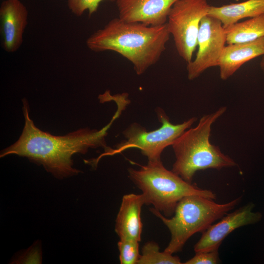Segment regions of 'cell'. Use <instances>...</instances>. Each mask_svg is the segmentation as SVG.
<instances>
[{
	"label": "cell",
	"mask_w": 264,
	"mask_h": 264,
	"mask_svg": "<svg viewBox=\"0 0 264 264\" xmlns=\"http://www.w3.org/2000/svg\"><path fill=\"white\" fill-rule=\"evenodd\" d=\"M24 126L18 140L2 150L0 157L16 154L26 157L40 165L55 177L62 179L76 175L81 171L73 167L72 156L85 154L89 149L108 147L106 137L113 122L120 116L127 104L118 101L117 109L110 122L100 130L82 128L63 136H55L37 128L29 116V107L22 99Z\"/></svg>",
	"instance_id": "cell-1"
},
{
	"label": "cell",
	"mask_w": 264,
	"mask_h": 264,
	"mask_svg": "<svg viewBox=\"0 0 264 264\" xmlns=\"http://www.w3.org/2000/svg\"><path fill=\"white\" fill-rule=\"evenodd\" d=\"M170 36L166 23L147 25L118 17L90 35L86 44L94 52H117L129 61L135 73L140 75L159 61Z\"/></svg>",
	"instance_id": "cell-2"
},
{
	"label": "cell",
	"mask_w": 264,
	"mask_h": 264,
	"mask_svg": "<svg viewBox=\"0 0 264 264\" xmlns=\"http://www.w3.org/2000/svg\"><path fill=\"white\" fill-rule=\"evenodd\" d=\"M226 109L221 107L202 116L195 127L186 130L172 145L176 157L172 171L185 181L191 183L199 170H220L236 165L233 159L209 140L213 124Z\"/></svg>",
	"instance_id": "cell-3"
},
{
	"label": "cell",
	"mask_w": 264,
	"mask_h": 264,
	"mask_svg": "<svg viewBox=\"0 0 264 264\" xmlns=\"http://www.w3.org/2000/svg\"><path fill=\"white\" fill-rule=\"evenodd\" d=\"M128 173L131 180L142 191L145 204H152L167 217L174 215L178 202L185 197L199 195L216 198L212 191L200 189L167 170L161 159L148 161L138 170L129 168Z\"/></svg>",
	"instance_id": "cell-4"
},
{
	"label": "cell",
	"mask_w": 264,
	"mask_h": 264,
	"mask_svg": "<svg viewBox=\"0 0 264 264\" xmlns=\"http://www.w3.org/2000/svg\"><path fill=\"white\" fill-rule=\"evenodd\" d=\"M241 200L240 197L227 203H218L203 196H188L178 202L174 216L170 219L151 208L150 211L163 222L171 233L170 241L164 251L173 254L181 251L191 236L204 232L233 210Z\"/></svg>",
	"instance_id": "cell-5"
},
{
	"label": "cell",
	"mask_w": 264,
	"mask_h": 264,
	"mask_svg": "<svg viewBox=\"0 0 264 264\" xmlns=\"http://www.w3.org/2000/svg\"><path fill=\"white\" fill-rule=\"evenodd\" d=\"M155 111L158 120L161 124L160 127L148 131L140 124L133 123L122 132L125 139L116 144L115 148L108 147L97 158L85 160V162L95 167L102 157L120 154L131 148L139 149L148 161L160 160L163 150L167 147L172 146L197 120V117H193L182 123L174 124L162 109L158 108Z\"/></svg>",
	"instance_id": "cell-6"
},
{
	"label": "cell",
	"mask_w": 264,
	"mask_h": 264,
	"mask_svg": "<svg viewBox=\"0 0 264 264\" xmlns=\"http://www.w3.org/2000/svg\"><path fill=\"white\" fill-rule=\"evenodd\" d=\"M210 6L206 0H177L169 13V32L178 55L187 64L192 61L200 22L207 15Z\"/></svg>",
	"instance_id": "cell-7"
},
{
	"label": "cell",
	"mask_w": 264,
	"mask_h": 264,
	"mask_svg": "<svg viewBox=\"0 0 264 264\" xmlns=\"http://www.w3.org/2000/svg\"><path fill=\"white\" fill-rule=\"evenodd\" d=\"M225 44L226 34L221 22L208 15L204 16L200 23L196 57L187 64L188 79L193 80L207 69L218 66Z\"/></svg>",
	"instance_id": "cell-8"
},
{
	"label": "cell",
	"mask_w": 264,
	"mask_h": 264,
	"mask_svg": "<svg viewBox=\"0 0 264 264\" xmlns=\"http://www.w3.org/2000/svg\"><path fill=\"white\" fill-rule=\"evenodd\" d=\"M254 206L253 203H249L227 213L218 222L210 225L202 232L200 239L195 245V252L219 250L222 241L233 231L261 220L262 214L259 212L252 211Z\"/></svg>",
	"instance_id": "cell-9"
},
{
	"label": "cell",
	"mask_w": 264,
	"mask_h": 264,
	"mask_svg": "<svg viewBox=\"0 0 264 264\" xmlns=\"http://www.w3.org/2000/svg\"><path fill=\"white\" fill-rule=\"evenodd\" d=\"M177 0H116L118 17L127 22L147 25L167 22L171 9Z\"/></svg>",
	"instance_id": "cell-10"
},
{
	"label": "cell",
	"mask_w": 264,
	"mask_h": 264,
	"mask_svg": "<svg viewBox=\"0 0 264 264\" xmlns=\"http://www.w3.org/2000/svg\"><path fill=\"white\" fill-rule=\"evenodd\" d=\"M28 11L20 0H4L0 5L2 45L7 52L17 51L28 23Z\"/></svg>",
	"instance_id": "cell-11"
},
{
	"label": "cell",
	"mask_w": 264,
	"mask_h": 264,
	"mask_svg": "<svg viewBox=\"0 0 264 264\" xmlns=\"http://www.w3.org/2000/svg\"><path fill=\"white\" fill-rule=\"evenodd\" d=\"M144 204L145 200L142 194H129L123 196L115 225V231L120 239L141 241L143 227L141 212Z\"/></svg>",
	"instance_id": "cell-12"
},
{
	"label": "cell",
	"mask_w": 264,
	"mask_h": 264,
	"mask_svg": "<svg viewBox=\"0 0 264 264\" xmlns=\"http://www.w3.org/2000/svg\"><path fill=\"white\" fill-rule=\"evenodd\" d=\"M264 55V36L255 41L225 45L219 60L223 80L231 77L244 63Z\"/></svg>",
	"instance_id": "cell-13"
},
{
	"label": "cell",
	"mask_w": 264,
	"mask_h": 264,
	"mask_svg": "<svg viewBox=\"0 0 264 264\" xmlns=\"http://www.w3.org/2000/svg\"><path fill=\"white\" fill-rule=\"evenodd\" d=\"M263 14L264 0H247L221 6H210L207 15L219 20L225 28L242 19Z\"/></svg>",
	"instance_id": "cell-14"
},
{
	"label": "cell",
	"mask_w": 264,
	"mask_h": 264,
	"mask_svg": "<svg viewBox=\"0 0 264 264\" xmlns=\"http://www.w3.org/2000/svg\"><path fill=\"white\" fill-rule=\"evenodd\" d=\"M224 29L227 44L255 41L264 36V14L238 22Z\"/></svg>",
	"instance_id": "cell-15"
},
{
	"label": "cell",
	"mask_w": 264,
	"mask_h": 264,
	"mask_svg": "<svg viewBox=\"0 0 264 264\" xmlns=\"http://www.w3.org/2000/svg\"><path fill=\"white\" fill-rule=\"evenodd\" d=\"M180 258L165 251H160L155 242H146L142 247L137 264H180Z\"/></svg>",
	"instance_id": "cell-16"
},
{
	"label": "cell",
	"mask_w": 264,
	"mask_h": 264,
	"mask_svg": "<svg viewBox=\"0 0 264 264\" xmlns=\"http://www.w3.org/2000/svg\"><path fill=\"white\" fill-rule=\"evenodd\" d=\"M139 242L133 240L120 239L117 245L121 264H137L140 255Z\"/></svg>",
	"instance_id": "cell-17"
},
{
	"label": "cell",
	"mask_w": 264,
	"mask_h": 264,
	"mask_svg": "<svg viewBox=\"0 0 264 264\" xmlns=\"http://www.w3.org/2000/svg\"><path fill=\"white\" fill-rule=\"evenodd\" d=\"M103 0L115 1L116 0H68L67 6L75 16H81L86 10L90 17L98 9L99 3Z\"/></svg>",
	"instance_id": "cell-18"
},
{
	"label": "cell",
	"mask_w": 264,
	"mask_h": 264,
	"mask_svg": "<svg viewBox=\"0 0 264 264\" xmlns=\"http://www.w3.org/2000/svg\"><path fill=\"white\" fill-rule=\"evenodd\" d=\"M220 262L219 250L196 252V255L186 261L185 264H217Z\"/></svg>",
	"instance_id": "cell-19"
},
{
	"label": "cell",
	"mask_w": 264,
	"mask_h": 264,
	"mask_svg": "<svg viewBox=\"0 0 264 264\" xmlns=\"http://www.w3.org/2000/svg\"><path fill=\"white\" fill-rule=\"evenodd\" d=\"M260 67L262 70L264 72V55L263 56V57L261 59V61L260 62Z\"/></svg>",
	"instance_id": "cell-20"
}]
</instances>
